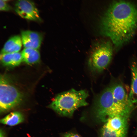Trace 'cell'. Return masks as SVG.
Instances as JSON below:
<instances>
[{"instance_id":"obj_1","label":"cell","mask_w":137,"mask_h":137,"mask_svg":"<svg viewBox=\"0 0 137 137\" xmlns=\"http://www.w3.org/2000/svg\"><path fill=\"white\" fill-rule=\"evenodd\" d=\"M102 34L109 38L119 49L129 42L137 30V5L118 1L110 5L100 23Z\"/></svg>"},{"instance_id":"obj_2","label":"cell","mask_w":137,"mask_h":137,"mask_svg":"<svg viewBox=\"0 0 137 137\" xmlns=\"http://www.w3.org/2000/svg\"><path fill=\"white\" fill-rule=\"evenodd\" d=\"M88 96V92L85 90L72 89L58 95L50 107L61 116L71 117L77 109L88 105L86 99Z\"/></svg>"},{"instance_id":"obj_3","label":"cell","mask_w":137,"mask_h":137,"mask_svg":"<svg viewBox=\"0 0 137 137\" xmlns=\"http://www.w3.org/2000/svg\"><path fill=\"white\" fill-rule=\"evenodd\" d=\"M94 107L96 117L101 122H106L110 118L117 116L129 115L131 112L114 100L110 85L97 96Z\"/></svg>"},{"instance_id":"obj_4","label":"cell","mask_w":137,"mask_h":137,"mask_svg":"<svg viewBox=\"0 0 137 137\" xmlns=\"http://www.w3.org/2000/svg\"><path fill=\"white\" fill-rule=\"evenodd\" d=\"M113 54V47L110 42L105 41L97 44L88 59V65L90 70L95 74L103 72L110 63Z\"/></svg>"},{"instance_id":"obj_5","label":"cell","mask_w":137,"mask_h":137,"mask_svg":"<svg viewBox=\"0 0 137 137\" xmlns=\"http://www.w3.org/2000/svg\"><path fill=\"white\" fill-rule=\"evenodd\" d=\"M22 94L5 76L1 75L0 82V110L9 111L18 106L22 100Z\"/></svg>"},{"instance_id":"obj_6","label":"cell","mask_w":137,"mask_h":137,"mask_svg":"<svg viewBox=\"0 0 137 137\" xmlns=\"http://www.w3.org/2000/svg\"><path fill=\"white\" fill-rule=\"evenodd\" d=\"M129 115H120L109 119L102 127L101 137H126Z\"/></svg>"},{"instance_id":"obj_7","label":"cell","mask_w":137,"mask_h":137,"mask_svg":"<svg viewBox=\"0 0 137 137\" xmlns=\"http://www.w3.org/2000/svg\"><path fill=\"white\" fill-rule=\"evenodd\" d=\"M16 12L21 17L35 21L41 20L39 12L34 3L28 0H18L14 7Z\"/></svg>"},{"instance_id":"obj_8","label":"cell","mask_w":137,"mask_h":137,"mask_svg":"<svg viewBox=\"0 0 137 137\" xmlns=\"http://www.w3.org/2000/svg\"><path fill=\"white\" fill-rule=\"evenodd\" d=\"M113 98L118 104L131 112L134 107V104L130 101L123 85L116 83L110 85Z\"/></svg>"},{"instance_id":"obj_9","label":"cell","mask_w":137,"mask_h":137,"mask_svg":"<svg viewBox=\"0 0 137 137\" xmlns=\"http://www.w3.org/2000/svg\"><path fill=\"white\" fill-rule=\"evenodd\" d=\"M21 38L25 48L38 49L40 48L42 38L39 33L30 30L22 31Z\"/></svg>"},{"instance_id":"obj_10","label":"cell","mask_w":137,"mask_h":137,"mask_svg":"<svg viewBox=\"0 0 137 137\" xmlns=\"http://www.w3.org/2000/svg\"><path fill=\"white\" fill-rule=\"evenodd\" d=\"M22 43L21 37L19 35L13 36L5 43L2 49L1 54L19 52Z\"/></svg>"},{"instance_id":"obj_11","label":"cell","mask_w":137,"mask_h":137,"mask_svg":"<svg viewBox=\"0 0 137 137\" xmlns=\"http://www.w3.org/2000/svg\"><path fill=\"white\" fill-rule=\"evenodd\" d=\"M0 60L5 66H15L19 65L23 60L21 53L20 52L1 54Z\"/></svg>"},{"instance_id":"obj_12","label":"cell","mask_w":137,"mask_h":137,"mask_svg":"<svg viewBox=\"0 0 137 137\" xmlns=\"http://www.w3.org/2000/svg\"><path fill=\"white\" fill-rule=\"evenodd\" d=\"M130 67L131 82L129 96L130 101L134 104L137 103V62H132Z\"/></svg>"},{"instance_id":"obj_13","label":"cell","mask_w":137,"mask_h":137,"mask_svg":"<svg viewBox=\"0 0 137 137\" xmlns=\"http://www.w3.org/2000/svg\"><path fill=\"white\" fill-rule=\"evenodd\" d=\"M21 54L23 60L29 64L37 63L40 59V54L38 49L24 48Z\"/></svg>"},{"instance_id":"obj_14","label":"cell","mask_w":137,"mask_h":137,"mask_svg":"<svg viewBox=\"0 0 137 137\" xmlns=\"http://www.w3.org/2000/svg\"><path fill=\"white\" fill-rule=\"evenodd\" d=\"M23 115L20 112H11L1 119V123L4 124L12 126L22 122L24 121Z\"/></svg>"},{"instance_id":"obj_15","label":"cell","mask_w":137,"mask_h":137,"mask_svg":"<svg viewBox=\"0 0 137 137\" xmlns=\"http://www.w3.org/2000/svg\"><path fill=\"white\" fill-rule=\"evenodd\" d=\"M11 9V7L6 2L3 0H0V10L2 11H9Z\"/></svg>"},{"instance_id":"obj_16","label":"cell","mask_w":137,"mask_h":137,"mask_svg":"<svg viewBox=\"0 0 137 137\" xmlns=\"http://www.w3.org/2000/svg\"><path fill=\"white\" fill-rule=\"evenodd\" d=\"M64 137H81L77 134L72 133H67L64 135Z\"/></svg>"},{"instance_id":"obj_17","label":"cell","mask_w":137,"mask_h":137,"mask_svg":"<svg viewBox=\"0 0 137 137\" xmlns=\"http://www.w3.org/2000/svg\"><path fill=\"white\" fill-rule=\"evenodd\" d=\"M0 137H6L4 132L2 129L0 130Z\"/></svg>"},{"instance_id":"obj_18","label":"cell","mask_w":137,"mask_h":137,"mask_svg":"<svg viewBox=\"0 0 137 137\" xmlns=\"http://www.w3.org/2000/svg\"><path fill=\"white\" fill-rule=\"evenodd\" d=\"M135 134H136V135H137V129L136 130V131L135 132Z\"/></svg>"}]
</instances>
